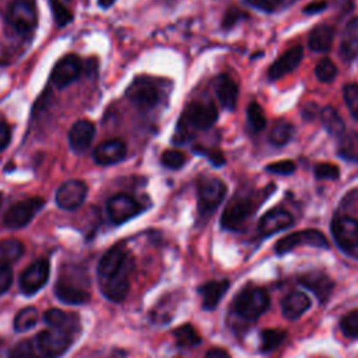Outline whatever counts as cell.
Wrapping results in <instances>:
<instances>
[{"mask_svg": "<svg viewBox=\"0 0 358 358\" xmlns=\"http://www.w3.org/2000/svg\"><path fill=\"white\" fill-rule=\"evenodd\" d=\"M134 260L122 245H115L101 257L96 268L102 294L112 302H122L130 288V275Z\"/></svg>", "mask_w": 358, "mask_h": 358, "instance_id": "1", "label": "cell"}, {"mask_svg": "<svg viewBox=\"0 0 358 358\" xmlns=\"http://www.w3.org/2000/svg\"><path fill=\"white\" fill-rule=\"evenodd\" d=\"M73 338L74 334L67 330L48 327V330L38 333L32 343L41 358H59L69 350Z\"/></svg>", "mask_w": 358, "mask_h": 358, "instance_id": "2", "label": "cell"}, {"mask_svg": "<svg viewBox=\"0 0 358 358\" xmlns=\"http://www.w3.org/2000/svg\"><path fill=\"white\" fill-rule=\"evenodd\" d=\"M270 298L264 288L252 287L243 289L235 298V310L239 316L248 320H256L268 308Z\"/></svg>", "mask_w": 358, "mask_h": 358, "instance_id": "3", "label": "cell"}, {"mask_svg": "<svg viewBox=\"0 0 358 358\" xmlns=\"http://www.w3.org/2000/svg\"><path fill=\"white\" fill-rule=\"evenodd\" d=\"M8 24L21 35H31L38 25V13L34 0H14L7 14Z\"/></svg>", "mask_w": 358, "mask_h": 358, "instance_id": "4", "label": "cell"}, {"mask_svg": "<svg viewBox=\"0 0 358 358\" xmlns=\"http://www.w3.org/2000/svg\"><path fill=\"white\" fill-rule=\"evenodd\" d=\"M45 206L42 197H28L14 203L4 214L3 222L10 229H20L28 225Z\"/></svg>", "mask_w": 358, "mask_h": 358, "instance_id": "5", "label": "cell"}, {"mask_svg": "<svg viewBox=\"0 0 358 358\" xmlns=\"http://www.w3.org/2000/svg\"><path fill=\"white\" fill-rule=\"evenodd\" d=\"M227 193L225 183L218 178H203L197 185V200L200 214H211L224 200Z\"/></svg>", "mask_w": 358, "mask_h": 358, "instance_id": "6", "label": "cell"}, {"mask_svg": "<svg viewBox=\"0 0 358 358\" xmlns=\"http://www.w3.org/2000/svg\"><path fill=\"white\" fill-rule=\"evenodd\" d=\"M257 203L250 197H235L225 207L221 215V225L225 229L239 231L250 215L257 210Z\"/></svg>", "mask_w": 358, "mask_h": 358, "instance_id": "7", "label": "cell"}, {"mask_svg": "<svg viewBox=\"0 0 358 358\" xmlns=\"http://www.w3.org/2000/svg\"><path fill=\"white\" fill-rule=\"evenodd\" d=\"M126 96L136 108L147 110L159 102V90L150 78L140 77L129 85Z\"/></svg>", "mask_w": 358, "mask_h": 358, "instance_id": "8", "label": "cell"}, {"mask_svg": "<svg viewBox=\"0 0 358 358\" xmlns=\"http://www.w3.org/2000/svg\"><path fill=\"white\" fill-rule=\"evenodd\" d=\"M313 246V248H323L329 249V241L327 238L317 229H302L298 232H292L284 238H281L275 243V252L278 255L287 253L298 246Z\"/></svg>", "mask_w": 358, "mask_h": 358, "instance_id": "9", "label": "cell"}, {"mask_svg": "<svg viewBox=\"0 0 358 358\" xmlns=\"http://www.w3.org/2000/svg\"><path fill=\"white\" fill-rule=\"evenodd\" d=\"M182 119L192 129L207 130L217 122L218 112L213 102H190L185 108Z\"/></svg>", "mask_w": 358, "mask_h": 358, "instance_id": "10", "label": "cell"}, {"mask_svg": "<svg viewBox=\"0 0 358 358\" xmlns=\"http://www.w3.org/2000/svg\"><path fill=\"white\" fill-rule=\"evenodd\" d=\"M106 211H108L109 220L113 224L120 225L131 220L133 217H136L141 211V206L131 196L124 193H117L108 200Z\"/></svg>", "mask_w": 358, "mask_h": 358, "instance_id": "11", "label": "cell"}, {"mask_svg": "<svg viewBox=\"0 0 358 358\" xmlns=\"http://www.w3.org/2000/svg\"><path fill=\"white\" fill-rule=\"evenodd\" d=\"M49 262L46 259H38L31 263L20 277V288L24 295L36 294L49 278Z\"/></svg>", "mask_w": 358, "mask_h": 358, "instance_id": "12", "label": "cell"}, {"mask_svg": "<svg viewBox=\"0 0 358 358\" xmlns=\"http://www.w3.org/2000/svg\"><path fill=\"white\" fill-rule=\"evenodd\" d=\"M87 197V185L78 179H70L63 182L56 190V204L62 210H76L78 208Z\"/></svg>", "mask_w": 358, "mask_h": 358, "instance_id": "13", "label": "cell"}, {"mask_svg": "<svg viewBox=\"0 0 358 358\" xmlns=\"http://www.w3.org/2000/svg\"><path fill=\"white\" fill-rule=\"evenodd\" d=\"M331 234L343 250H352L358 246V221L352 217H336L331 222Z\"/></svg>", "mask_w": 358, "mask_h": 358, "instance_id": "14", "label": "cell"}, {"mask_svg": "<svg viewBox=\"0 0 358 358\" xmlns=\"http://www.w3.org/2000/svg\"><path fill=\"white\" fill-rule=\"evenodd\" d=\"M81 73V62L76 55H67L62 57L52 70L50 81L52 84L62 90L70 85L73 81L78 78Z\"/></svg>", "mask_w": 358, "mask_h": 358, "instance_id": "15", "label": "cell"}, {"mask_svg": "<svg viewBox=\"0 0 358 358\" xmlns=\"http://www.w3.org/2000/svg\"><path fill=\"white\" fill-rule=\"evenodd\" d=\"M94 136H95V126L92 122L87 119L74 122L67 134V140L71 151L76 154L85 152L90 148L94 140Z\"/></svg>", "mask_w": 358, "mask_h": 358, "instance_id": "16", "label": "cell"}, {"mask_svg": "<svg viewBox=\"0 0 358 358\" xmlns=\"http://www.w3.org/2000/svg\"><path fill=\"white\" fill-rule=\"evenodd\" d=\"M294 222L292 215L282 210V208H274L267 211L259 221L257 229L260 235L263 236H270L275 232H280L288 227H291Z\"/></svg>", "mask_w": 358, "mask_h": 358, "instance_id": "17", "label": "cell"}, {"mask_svg": "<svg viewBox=\"0 0 358 358\" xmlns=\"http://www.w3.org/2000/svg\"><path fill=\"white\" fill-rule=\"evenodd\" d=\"M303 56V50L302 46H294L291 49H288L285 53H282L277 60H274V63L268 67V78L270 80H278L282 76L291 73L292 70H295Z\"/></svg>", "mask_w": 358, "mask_h": 358, "instance_id": "18", "label": "cell"}, {"mask_svg": "<svg viewBox=\"0 0 358 358\" xmlns=\"http://www.w3.org/2000/svg\"><path fill=\"white\" fill-rule=\"evenodd\" d=\"M127 154L126 144L120 140H106L92 152V158L99 165H113L120 162Z\"/></svg>", "mask_w": 358, "mask_h": 358, "instance_id": "19", "label": "cell"}, {"mask_svg": "<svg viewBox=\"0 0 358 358\" xmlns=\"http://www.w3.org/2000/svg\"><path fill=\"white\" fill-rule=\"evenodd\" d=\"M301 285L310 289L320 302H326L334 287L330 277L322 271H309L299 277Z\"/></svg>", "mask_w": 358, "mask_h": 358, "instance_id": "20", "label": "cell"}, {"mask_svg": "<svg viewBox=\"0 0 358 358\" xmlns=\"http://www.w3.org/2000/svg\"><path fill=\"white\" fill-rule=\"evenodd\" d=\"M55 295L62 302L70 303V305H83L88 302L91 296L84 287L76 285L63 277H60V280L55 285Z\"/></svg>", "mask_w": 358, "mask_h": 358, "instance_id": "21", "label": "cell"}, {"mask_svg": "<svg viewBox=\"0 0 358 358\" xmlns=\"http://www.w3.org/2000/svg\"><path fill=\"white\" fill-rule=\"evenodd\" d=\"M214 91H215L218 101L221 102V105L224 108L231 109V110L235 109L236 102H238L239 88H238L236 83L228 74H221L215 78Z\"/></svg>", "mask_w": 358, "mask_h": 358, "instance_id": "22", "label": "cell"}, {"mask_svg": "<svg viewBox=\"0 0 358 358\" xmlns=\"http://www.w3.org/2000/svg\"><path fill=\"white\" fill-rule=\"evenodd\" d=\"M340 56L345 62H352L358 57V17L348 21L341 35Z\"/></svg>", "mask_w": 358, "mask_h": 358, "instance_id": "23", "label": "cell"}, {"mask_svg": "<svg viewBox=\"0 0 358 358\" xmlns=\"http://www.w3.org/2000/svg\"><path fill=\"white\" fill-rule=\"evenodd\" d=\"M310 308V299L302 291H292L289 292L281 302L282 315L289 319L295 320L303 315Z\"/></svg>", "mask_w": 358, "mask_h": 358, "instance_id": "24", "label": "cell"}, {"mask_svg": "<svg viewBox=\"0 0 358 358\" xmlns=\"http://www.w3.org/2000/svg\"><path fill=\"white\" fill-rule=\"evenodd\" d=\"M228 287H229L228 280H214V281H208V282L203 284L199 288V292L203 299V308L207 310L215 309L217 305L220 303L221 298L227 292Z\"/></svg>", "mask_w": 358, "mask_h": 358, "instance_id": "25", "label": "cell"}, {"mask_svg": "<svg viewBox=\"0 0 358 358\" xmlns=\"http://www.w3.org/2000/svg\"><path fill=\"white\" fill-rule=\"evenodd\" d=\"M43 322L48 327H57L67 330L73 334L78 333L80 330V319L74 313H66L60 309H49L43 315Z\"/></svg>", "mask_w": 358, "mask_h": 358, "instance_id": "26", "label": "cell"}, {"mask_svg": "<svg viewBox=\"0 0 358 358\" xmlns=\"http://www.w3.org/2000/svg\"><path fill=\"white\" fill-rule=\"evenodd\" d=\"M333 39H334V28L327 24H319L309 32L308 43L310 50L323 53L331 49Z\"/></svg>", "mask_w": 358, "mask_h": 358, "instance_id": "27", "label": "cell"}, {"mask_svg": "<svg viewBox=\"0 0 358 358\" xmlns=\"http://www.w3.org/2000/svg\"><path fill=\"white\" fill-rule=\"evenodd\" d=\"M320 115V120L322 124L324 126V129L327 130V133L333 137H341L344 134V122L341 119V116L338 115V112L333 108V106H324L323 109H320L319 112Z\"/></svg>", "mask_w": 358, "mask_h": 358, "instance_id": "28", "label": "cell"}, {"mask_svg": "<svg viewBox=\"0 0 358 358\" xmlns=\"http://www.w3.org/2000/svg\"><path fill=\"white\" fill-rule=\"evenodd\" d=\"M294 134H295L294 124H291L289 122H287L284 119H280L273 124L268 138H270L271 144L281 147V145H285L287 143H289L291 138L294 137Z\"/></svg>", "mask_w": 358, "mask_h": 358, "instance_id": "29", "label": "cell"}, {"mask_svg": "<svg viewBox=\"0 0 358 358\" xmlns=\"http://www.w3.org/2000/svg\"><path fill=\"white\" fill-rule=\"evenodd\" d=\"M173 337L176 341V345L180 348H192L200 343V336L196 331V329L189 324H180L173 330Z\"/></svg>", "mask_w": 358, "mask_h": 358, "instance_id": "30", "label": "cell"}, {"mask_svg": "<svg viewBox=\"0 0 358 358\" xmlns=\"http://www.w3.org/2000/svg\"><path fill=\"white\" fill-rule=\"evenodd\" d=\"M338 155L347 161L358 162V133H347L340 137Z\"/></svg>", "mask_w": 358, "mask_h": 358, "instance_id": "31", "label": "cell"}, {"mask_svg": "<svg viewBox=\"0 0 358 358\" xmlns=\"http://www.w3.org/2000/svg\"><path fill=\"white\" fill-rule=\"evenodd\" d=\"M24 253V245L17 239H4L0 242V264H8L18 260Z\"/></svg>", "mask_w": 358, "mask_h": 358, "instance_id": "32", "label": "cell"}, {"mask_svg": "<svg viewBox=\"0 0 358 358\" xmlns=\"http://www.w3.org/2000/svg\"><path fill=\"white\" fill-rule=\"evenodd\" d=\"M38 317H39V313L35 308L32 306H28V308H24L21 309L15 317H14V329L15 331H27L29 329H32L36 322H38Z\"/></svg>", "mask_w": 358, "mask_h": 358, "instance_id": "33", "label": "cell"}, {"mask_svg": "<svg viewBox=\"0 0 358 358\" xmlns=\"http://www.w3.org/2000/svg\"><path fill=\"white\" fill-rule=\"evenodd\" d=\"M287 337V333L277 329H266L260 333V350L270 352L275 350Z\"/></svg>", "mask_w": 358, "mask_h": 358, "instance_id": "34", "label": "cell"}, {"mask_svg": "<svg viewBox=\"0 0 358 358\" xmlns=\"http://www.w3.org/2000/svg\"><path fill=\"white\" fill-rule=\"evenodd\" d=\"M246 117H248V124L253 133H259L266 127L264 112L256 101L249 103L248 110H246Z\"/></svg>", "mask_w": 358, "mask_h": 358, "instance_id": "35", "label": "cell"}, {"mask_svg": "<svg viewBox=\"0 0 358 358\" xmlns=\"http://www.w3.org/2000/svg\"><path fill=\"white\" fill-rule=\"evenodd\" d=\"M340 330L348 338H358V309L350 310L341 317Z\"/></svg>", "mask_w": 358, "mask_h": 358, "instance_id": "36", "label": "cell"}, {"mask_svg": "<svg viewBox=\"0 0 358 358\" xmlns=\"http://www.w3.org/2000/svg\"><path fill=\"white\" fill-rule=\"evenodd\" d=\"M343 96L351 116L358 120V83H348L343 88Z\"/></svg>", "mask_w": 358, "mask_h": 358, "instance_id": "37", "label": "cell"}, {"mask_svg": "<svg viewBox=\"0 0 358 358\" xmlns=\"http://www.w3.org/2000/svg\"><path fill=\"white\" fill-rule=\"evenodd\" d=\"M315 74L322 83H331L337 76V67L330 59H320L315 67Z\"/></svg>", "mask_w": 358, "mask_h": 358, "instance_id": "38", "label": "cell"}, {"mask_svg": "<svg viewBox=\"0 0 358 358\" xmlns=\"http://www.w3.org/2000/svg\"><path fill=\"white\" fill-rule=\"evenodd\" d=\"M50 10L55 18V22L59 28L67 25L73 20V14L60 3V0H49Z\"/></svg>", "mask_w": 358, "mask_h": 358, "instance_id": "39", "label": "cell"}, {"mask_svg": "<svg viewBox=\"0 0 358 358\" xmlns=\"http://www.w3.org/2000/svg\"><path fill=\"white\" fill-rule=\"evenodd\" d=\"M8 358H41V355L32 341H22L11 350Z\"/></svg>", "mask_w": 358, "mask_h": 358, "instance_id": "40", "label": "cell"}, {"mask_svg": "<svg viewBox=\"0 0 358 358\" xmlns=\"http://www.w3.org/2000/svg\"><path fill=\"white\" fill-rule=\"evenodd\" d=\"M161 162L169 169H179L185 164V155L178 150H166L161 155Z\"/></svg>", "mask_w": 358, "mask_h": 358, "instance_id": "41", "label": "cell"}, {"mask_svg": "<svg viewBox=\"0 0 358 358\" xmlns=\"http://www.w3.org/2000/svg\"><path fill=\"white\" fill-rule=\"evenodd\" d=\"M313 172H315V176L319 179H338V176H340L338 166L334 164H329V162L317 164L315 166Z\"/></svg>", "mask_w": 358, "mask_h": 358, "instance_id": "42", "label": "cell"}, {"mask_svg": "<svg viewBox=\"0 0 358 358\" xmlns=\"http://www.w3.org/2000/svg\"><path fill=\"white\" fill-rule=\"evenodd\" d=\"M252 7L264 13H275L285 6L284 0H245Z\"/></svg>", "mask_w": 358, "mask_h": 358, "instance_id": "43", "label": "cell"}, {"mask_svg": "<svg viewBox=\"0 0 358 358\" xmlns=\"http://www.w3.org/2000/svg\"><path fill=\"white\" fill-rule=\"evenodd\" d=\"M296 165L294 161L291 159H284V161H277V162H271L266 166V171L270 173H275V175H289L295 171Z\"/></svg>", "mask_w": 358, "mask_h": 358, "instance_id": "44", "label": "cell"}, {"mask_svg": "<svg viewBox=\"0 0 358 358\" xmlns=\"http://www.w3.org/2000/svg\"><path fill=\"white\" fill-rule=\"evenodd\" d=\"M193 152L207 157L215 166H221V165H224V162H225L224 155L221 154V151H217V150H208V148H204V147L197 145V147L193 148Z\"/></svg>", "mask_w": 358, "mask_h": 358, "instance_id": "45", "label": "cell"}, {"mask_svg": "<svg viewBox=\"0 0 358 358\" xmlns=\"http://www.w3.org/2000/svg\"><path fill=\"white\" fill-rule=\"evenodd\" d=\"M13 282V270L8 264H0V296L7 292Z\"/></svg>", "mask_w": 358, "mask_h": 358, "instance_id": "46", "label": "cell"}, {"mask_svg": "<svg viewBox=\"0 0 358 358\" xmlns=\"http://www.w3.org/2000/svg\"><path fill=\"white\" fill-rule=\"evenodd\" d=\"M327 1L326 0H315L309 4H306L303 7V14H308V15H313V14H317V13H322L323 10L327 8Z\"/></svg>", "mask_w": 358, "mask_h": 358, "instance_id": "47", "label": "cell"}, {"mask_svg": "<svg viewBox=\"0 0 358 358\" xmlns=\"http://www.w3.org/2000/svg\"><path fill=\"white\" fill-rule=\"evenodd\" d=\"M10 140H11V130H10V126L0 120V151L6 150L10 144Z\"/></svg>", "mask_w": 358, "mask_h": 358, "instance_id": "48", "label": "cell"}, {"mask_svg": "<svg viewBox=\"0 0 358 358\" xmlns=\"http://www.w3.org/2000/svg\"><path fill=\"white\" fill-rule=\"evenodd\" d=\"M241 15H242V13L241 11H238V10H235V8H231V10H228L227 11V14H225V18H224V22H222V25L224 27H232L239 18H241Z\"/></svg>", "mask_w": 358, "mask_h": 358, "instance_id": "49", "label": "cell"}, {"mask_svg": "<svg viewBox=\"0 0 358 358\" xmlns=\"http://www.w3.org/2000/svg\"><path fill=\"white\" fill-rule=\"evenodd\" d=\"M204 358H231V355L222 348H211L206 352Z\"/></svg>", "mask_w": 358, "mask_h": 358, "instance_id": "50", "label": "cell"}, {"mask_svg": "<svg viewBox=\"0 0 358 358\" xmlns=\"http://www.w3.org/2000/svg\"><path fill=\"white\" fill-rule=\"evenodd\" d=\"M115 1H116V0H98V4H99V7H102V8H108V7H110Z\"/></svg>", "mask_w": 358, "mask_h": 358, "instance_id": "51", "label": "cell"}, {"mask_svg": "<svg viewBox=\"0 0 358 358\" xmlns=\"http://www.w3.org/2000/svg\"><path fill=\"white\" fill-rule=\"evenodd\" d=\"M1 201H3V194L0 193V206H1Z\"/></svg>", "mask_w": 358, "mask_h": 358, "instance_id": "52", "label": "cell"}]
</instances>
